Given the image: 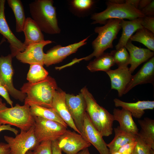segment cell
<instances>
[{
	"instance_id": "cell-1",
	"label": "cell",
	"mask_w": 154,
	"mask_h": 154,
	"mask_svg": "<svg viewBox=\"0 0 154 154\" xmlns=\"http://www.w3.org/2000/svg\"><path fill=\"white\" fill-rule=\"evenodd\" d=\"M121 19H110L106 21L104 26L96 27L94 31L98 34V36L92 43L93 52L84 58L74 59L67 64L68 66H70L83 60L88 61L94 57H98L104 53L107 49L112 48L113 41L117 38V35L121 28Z\"/></svg>"
},
{
	"instance_id": "cell-2",
	"label": "cell",
	"mask_w": 154,
	"mask_h": 154,
	"mask_svg": "<svg viewBox=\"0 0 154 154\" xmlns=\"http://www.w3.org/2000/svg\"><path fill=\"white\" fill-rule=\"evenodd\" d=\"M57 86L55 80L48 76L39 82L23 84L21 91L27 95L24 104H33L48 108H52V103Z\"/></svg>"
},
{
	"instance_id": "cell-3",
	"label": "cell",
	"mask_w": 154,
	"mask_h": 154,
	"mask_svg": "<svg viewBox=\"0 0 154 154\" xmlns=\"http://www.w3.org/2000/svg\"><path fill=\"white\" fill-rule=\"evenodd\" d=\"M52 0H36L29 4L32 19L42 32L53 35L60 33L56 9Z\"/></svg>"
},
{
	"instance_id": "cell-4",
	"label": "cell",
	"mask_w": 154,
	"mask_h": 154,
	"mask_svg": "<svg viewBox=\"0 0 154 154\" xmlns=\"http://www.w3.org/2000/svg\"><path fill=\"white\" fill-rule=\"evenodd\" d=\"M104 11L93 14L91 19L92 24H105L110 19H128L132 20L145 17L141 11L127 3L116 4L108 1Z\"/></svg>"
},
{
	"instance_id": "cell-5",
	"label": "cell",
	"mask_w": 154,
	"mask_h": 154,
	"mask_svg": "<svg viewBox=\"0 0 154 154\" xmlns=\"http://www.w3.org/2000/svg\"><path fill=\"white\" fill-rule=\"evenodd\" d=\"M34 116L27 104L21 106L17 104L14 107L0 110V125L9 124L19 128L21 131H27L34 126Z\"/></svg>"
},
{
	"instance_id": "cell-6",
	"label": "cell",
	"mask_w": 154,
	"mask_h": 154,
	"mask_svg": "<svg viewBox=\"0 0 154 154\" xmlns=\"http://www.w3.org/2000/svg\"><path fill=\"white\" fill-rule=\"evenodd\" d=\"M34 132L38 142L57 140L67 130V127L57 121L39 117H34Z\"/></svg>"
},
{
	"instance_id": "cell-7",
	"label": "cell",
	"mask_w": 154,
	"mask_h": 154,
	"mask_svg": "<svg viewBox=\"0 0 154 154\" xmlns=\"http://www.w3.org/2000/svg\"><path fill=\"white\" fill-rule=\"evenodd\" d=\"M4 139L10 147L11 154H25L40 143L35 135L34 126L27 131H21L15 137L5 135Z\"/></svg>"
},
{
	"instance_id": "cell-8",
	"label": "cell",
	"mask_w": 154,
	"mask_h": 154,
	"mask_svg": "<svg viewBox=\"0 0 154 154\" xmlns=\"http://www.w3.org/2000/svg\"><path fill=\"white\" fill-rule=\"evenodd\" d=\"M3 39L0 45L4 42ZM13 57L9 54L5 56H0V81L2 85L7 90L9 94L17 100L23 102L26 97V94L16 89L13 83V69L12 64Z\"/></svg>"
},
{
	"instance_id": "cell-9",
	"label": "cell",
	"mask_w": 154,
	"mask_h": 154,
	"mask_svg": "<svg viewBox=\"0 0 154 154\" xmlns=\"http://www.w3.org/2000/svg\"><path fill=\"white\" fill-rule=\"evenodd\" d=\"M57 140L59 147L66 154H77L91 145L81 134L67 129Z\"/></svg>"
},
{
	"instance_id": "cell-10",
	"label": "cell",
	"mask_w": 154,
	"mask_h": 154,
	"mask_svg": "<svg viewBox=\"0 0 154 154\" xmlns=\"http://www.w3.org/2000/svg\"><path fill=\"white\" fill-rule=\"evenodd\" d=\"M65 100L69 112L81 135L86 112V104L84 96L81 92L76 95L66 94Z\"/></svg>"
},
{
	"instance_id": "cell-11",
	"label": "cell",
	"mask_w": 154,
	"mask_h": 154,
	"mask_svg": "<svg viewBox=\"0 0 154 154\" xmlns=\"http://www.w3.org/2000/svg\"><path fill=\"white\" fill-rule=\"evenodd\" d=\"M89 37L66 46L57 45L53 47L45 53L44 64L48 66L62 62L67 56L76 52L80 47L86 44Z\"/></svg>"
},
{
	"instance_id": "cell-12",
	"label": "cell",
	"mask_w": 154,
	"mask_h": 154,
	"mask_svg": "<svg viewBox=\"0 0 154 154\" xmlns=\"http://www.w3.org/2000/svg\"><path fill=\"white\" fill-rule=\"evenodd\" d=\"M81 135L86 141L96 148L100 154H110L107 144L100 132L94 126L86 112L84 116Z\"/></svg>"
},
{
	"instance_id": "cell-13",
	"label": "cell",
	"mask_w": 154,
	"mask_h": 154,
	"mask_svg": "<svg viewBox=\"0 0 154 154\" xmlns=\"http://www.w3.org/2000/svg\"><path fill=\"white\" fill-rule=\"evenodd\" d=\"M52 41L44 40L41 42L31 44L25 50L19 52L16 56V58L24 63L44 65L45 54L43 48L46 45L51 43Z\"/></svg>"
},
{
	"instance_id": "cell-14",
	"label": "cell",
	"mask_w": 154,
	"mask_h": 154,
	"mask_svg": "<svg viewBox=\"0 0 154 154\" xmlns=\"http://www.w3.org/2000/svg\"><path fill=\"white\" fill-rule=\"evenodd\" d=\"M0 33L9 43L11 54L13 57L19 52L24 51L26 47L12 33L7 22L5 14V1L0 0Z\"/></svg>"
},
{
	"instance_id": "cell-15",
	"label": "cell",
	"mask_w": 154,
	"mask_h": 154,
	"mask_svg": "<svg viewBox=\"0 0 154 154\" xmlns=\"http://www.w3.org/2000/svg\"><path fill=\"white\" fill-rule=\"evenodd\" d=\"M154 82V57H152L145 63L134 75H132L126 86L124 94L127 93L135 86Z\"/></svg>"
},
{
	"instance_id": "cell-16",
	"label": "cell",
	"mask_w": 154,
	"mask_h": 154,
	"mask_svg": "<svg viewBox=\"0 0 154 154\" xmlns=\"http://www.w3.org/2000/svg\"><path fill=\"white\" fill-rule=\"evenodd\" d=\"M106 73L110 80L111 89L117 90L118 96L121 97L132 76L129 68L128 66L119 67Z\"/></svg>"
},
{
	"instance_id": "cell-17",
	"label": "cell",
	"mask_w": 154,
	"mask_h": 154,
	"mask_svg": "<svg viewBox=\"0 0 154 154\" xmlns=\"http://www.w3.org/2000/svg\"><path fill=\"white\" fill-rule=\"evenodd\" d=\"M66 93L61 90L55 91L52 100V107L67 126L75 132L80 134L76 128L67 106L66 100Z\"/></svg>"
},
{
	"instance_id": "cell-18",
	"label": "cell",
	"mask_w": 154,
	"mask_h": 154,
	"mask_svg": "<svg viewBox=\"0 0 154 154\" xmlns=\"http://www.w3.org/2000/svg\"><path fill=\"white\" fill-rule=\"evenodd\" d=\"M125 47L129 52L131 65L129 70L131 74L139 65L151 58L154 55V52L148 49L141 48L134 45L129 39Z\"/></svg>"
},
{
	"instance_id": "cell-19",
	"label": "cell",
	"mask_w": 154,
	"mask_h": 154,
	"mask_svg": "<svg viewBox=\"0 0 154 154\" xmlns=\"http://www.w3.org/2000/svg\"><path fill=\"white\" fill-rule=\"evenodd\" d=\"M116 107H121L129 111L132 116L137 119L140 118L146 110H153L154 108V101L139 100L134 103L127 102L117 98L114 100Z\"/></svg>"
},
{
	"instance_id": "cell-20",
	"label": "cell",
	"mask_w": 154,
	"mask_h": 154,
	"mask_svg": "<svg viewBox=\"0 0 154 154\" xmlns=\"http://www.w3.org/2000/svg\"><path fill=\"white\" fill-rule=\"evenodd\" d=\"M23 32L25 35V40L23 43L26 48L31 44L44 40L42 31L31 17H28L26 18Z\"/></svg>"
},
{
	"instance_id": "cell-21",
	"label": "cell",
	"mask_w": 154,
	"mask_h": 154,
	"mask_svg": "<svg viewBox=\"0 0 154 154\" xmlns=\"http://www.w3.org/2000/svg\"><path fill=\"white\" fill-rule=\"evenodd\" d=\"M113 114L114 121L119 123L121 129L135 135H137L139 129L129 111L122 108L121 110L114 108Z\"/></svg>"
},
{
	"instance_id": "cell-22",
	"label": "cell",
	"mask_w": 154,
	"mask_h": 154,
	"mask_svg": "<svg viewBox=\"0 0 154 154\" xmlns=\"http://www.w3.org/2000/svg\"><path fill=\"white\" fill-rule=\"evenodd\" d=\"M80 92L85 100L86 112L95 127L100 132V125L99 113L100 106L86 87L82 88Z\"/></svg>"
},
{
	"instance_id": "cell-23",
	"label": "cell",
	"mask_w": 154,
	"mask_h": 154,
	"mask_svg": "<svg viewBox=\"0 0 154 154\" xmlns=\"http://www.w3.org/2000/svg\"><path fill=\"white\" fill-rule=\"evenodd\" d=\"M142 18L129 21L121 19L120 25L122 32L118 43L115 46L116 50L124 47L133 33L143 27L141 24Z\"/></svg>"
},
{
	"instance_id": "cell-24",
	"label": "cell",
	"mask_w": 154,
	"mask_h": 154,
	"mask_svg": "<svg viewBox=\"0 0 154 154\" xmlns=\"http://www.w3.org/2000/svg\"><path fill=\"white\" fill-rule=\"evenodd\" d=\"M114 129V137L110 143L107 145L110 154L118 151L122 146L136 140V135L122 130L119 126Z\"/></svg>"
},
{
	"instance_id": "cell-25",
	"label": "cell",
	"mask_w": 154,
	"mask_h": 154,
	"mask_svg": "<svg viewBox=\"0 0 154 154\" xmlns=\"http://www.w3.org/2000/svg\"><path fill=\"white\" fill-rule=\"evenodd\" d=\"M115 64L111 53L104 52L91 61L87 67L91 72L102 71L106 72L111 70V67Z\"/></svg>"
},
{
	"instance_id": "cell-26",
	"label": "cell",
	"mask_w": 154,
	"mask_h": 154,
	"mask_svg": "<svg viewBox=\"0 0 154 154\" xmlns=\"http://www.w3.org/2000/svg\"><path fill=\"white\" fill-rule=\"evenodd\" d=\"M141 130L137 135L154 150V120L148 117L139 120Z\"/></svg>"
},
{
	"instance_id": "cell-27",
	"label": "cell",
	"mask_w": 154,
	"mask_h": 154,
	"mask_svg": "<svg viewBox=\"0 0 154 154\" xmlns=\"http://www.w3.org/2000/svg\"><path fill=\"white\" fill-rule=\"evenodd\" d=\"M30 106L31 113L34 117H39L57 121L67 127V125L52 108H48L33 104Z\"/></svg>"
},
{
	"instance_id": "cell-28",
	"label": "cell",
	"mask_w": 154,
	"mask_h": 154,
	"mask_svg": "<svg viewBox=\"0 0 154 154\" xmlns=\"http://www.w3.org/2000/svg\"><path fill=\"white\" fill-rule=\"evenodd\" d=\"M99 120L100 125V133L102 137H108L112 134L113 124L114 121L113 115L104 107L99 108Z\"/></svg>"
},
{
	"instance_id": "cell-29",
	"label": "cell",
	"mask_w": 154,
	"mask_h": 154,
	"mask_svg": "<svg viewBox=\"0 0 154 154\" xmlns=\"http://www.w3.org/2000/svg\"><path fill=\"white\" fill-rule=\"evenodd\" d=\"M9 6L12 9L16 20V31L23 32V26L26 18L22 2L20 0H7Z\"/></svg>"
},
{
	"instance_id": "cell-30",
	"label": "cell",
	"mask_w": 154,
	"mask_h": 154,
	"mask_svg": "<svg viewBox=\"0 0 154 154\" xmlns=\"http://www.w3.org/2000/svg\"><path fill=\"white\" fill-rule=\"evenodd\" d=\"M129 40L131 41L141 43L148 49L154 51V33L144 28L138 29L135 34L130 37Z\"/></svg>"
},
{
	"instance_id": "cell-31",
	"label": "cell",
	"mask_w": 154,
	"mask_h": 154,
	"mask_svg": "<svg viewBox=\"0 0 154 154\" xmlns=\"http://www.w3.org/2000/svg\"><path fill=\"white\" fill-rule=\"evenodd\" d=\"M30 65L27 78L29 82L36 83L44 80L48 76V72L43 65L37 64Z\"/></svg>"
},
{
	"instance_id": "cell-32",
	"label": "cell",
	"mask_w": 154,
	"mask_h": 154,
	"mask_svg": "<svg viewBox=\"0 0 154 154\" xmlns=\"http://www.w3.org/2000/svg\"><path fill=\"white\" fill-rule=\"evenodd\" d=\"M115 64L119 67L128 66L130 64V58L127 49L124 47L111 51Z\"/></svg>"
},
{
	"instance_id": "cell-33",
	"label": "cell",
	"mask_w": 154,
	"mask_h": 154,
	"mask_svg": "<svg viewBox=\"0 0 154 154\" xmlns=\"http://www.w3.org/2000/svg\"><path fill=\"white\" fill-rule=\"evenodd\" d=\"M137 143L134 149L137 154H154V150L140 137L136 135Z\"/></svg>"
},
{
	"instance_id": "cell-34",
	"label": "cell",
	"mask_w": 154,
	"mask_h": 154,
	"mask_svg": "<svg viewBox=\"0 0 154 154\" xmlns=\"http://www.w3.org/2000/svg\"><path fill=\"white\" fill-rule=\"evenodd\" d=\"M51 141L48 140L40 142L33 149L35 154H53Z\"/></svg>"
},
{
	"instance_id": "cell-35",
	"label": "cell",
	"mask_w": 154,
	"mask_h": 154,
	"mask_svg": "<svg viewBox=\"0 0 154 154\" xmlns=\"http://www.w3.org/2000/svg\"><path fill=\"white\" fill-rule=\"evenodd\" d=\"M94 1L91 0H74L72 1L73 7L80 11L89 9L92 6Z\"/></svg>"
},
{
	"instance_id": "cell-36",
	"label": "cell",
	"mask_w": 154,
	"mask_h": 154,
	"mask_svg": "<svg viewBox=\"0 0 154 154\" xmlns=\"http://www.w3.org/2000/svg\"><path fill=\"white\" fill-rule=\"evenodd\" d=\"M141 24L143 28L154 33V17L145 16L142 17Z\"/></svg>"
},
{
	"instance_id": "cell-37",
	"label": "cell",
	"mask_w": 154,
	"mask_h": 154,
	"mask_svg": "<svg viewBox=\"0 0 154 154\" xmlns=\"http://www.w3.org/2000/svg\"><path fill=\"white\" fill-rule=\"evenodd\" d=\"M136 143L137 141L135 140L122 146L118 151L122 154H132Z\"/></svg>"
},
{
	"instance_id": "cell-38",
	"label": "cell",
	"mask_w": 154,
	"mask_h": 154,
	"mask_svg": "<svg viewBox=\"0 0 154 154\" xmlns=\"http://www.w3.org/2000/svg\"><path fill=\"white\" fill-rule=\"evenodd\" d=\"M140 11L145 16L154 17V1L152 0L149 4Z\"/></svg>"
},
{
	"instance_id": "cell-39",
	"label": "cell",
	"mask_w": 154,
	"mask_h": 154,
	"mask_svg": "<svg viewBox=\"0 0 154 154\" xmlns=\"http://www.w3.org/2000/svg\"><path fill=\"white\" fill-rule=\"evenodd\" d=\"M0 95L4 98L8 104L13 107V102L11 99L9 93L6 89L2 85H0Z\"/></svg>"
},
{
	"instance_id": "cell-40",
	"label": "cell",
	"mask_w": 154,
	"mask_h": 154,
	"mask_svg": "<svg viewBox=\"0 0 154 154\" xmlns=\"http://www.w3.org/2000/svg\"><path fill=\"white\" fill-rule=\"evenodd\" d=\"M51 147L53 154H62V151L58 146L57 140L51 141Z\"/></svg>"
},
{
	"instance_id": "cell-41",
	"label": "cell",
	"mask_w": 154,
	"mask_h": 154,
	"mask_svg": "<svg viewBox=\"0 0 154 154\" xmlns=\"http://www.w3.org/2000/svg\"><path fill=\"white\" fill-rule=\"evenodd\" d=\"M0 154H11L10 148L7 143H0Z\"/></svg>"
},
{
	"instance_id": "cell-42",
	"label": "cell",
	"mask_w": 154,
	"mask_h": 154,
	"mask_svg": "<svg viewBox=\"0 0 154 154\" xmlns=\"http://www.w3.org/2000/svg\"><path fill=\"white\" fill-rule=\"evenodd\" d=\"M4 130H8L13 132L15 135L18 134L19 131L15 128H13L9 124H3L0 125V132Z\"/></svg>"
},
{
	"instance_id": "cell-43",
	"label": "cell",
	"mask_w": 154,
	"mask_h": 154,
	"mask_svg": "<svg viewBox=\"0 0 154 154\" xmlns=\"http://www.w3.org/2000/svg\"><path fill=\"white\" fill-rule=\"evenodd\" d=\"M151 1L152 0H140L138 9L140 10H141L149 4Z\"/></svg>"
},
{
	"instance_id": "cell-44",
	"label": "cell",
	"mask_w": 154,
	"mask_h": 154,
	"mask_svg": "<svg viewBox=\"0 0 154 154\" xmlns=\"http://www.w3.org/2000/svg\"><path fill=\"white\" fill-rule=\"evenodd\" d=\"M139 1V0H126L125 3H128L138 9Z\"/></svg>"
},
{
	"instance_id": "cell-45",
	"label": "cell",
	"mask_w": 154,
	"mask_h": 154,
	"mask_svg": "<svg viewBox=\"0 0 154 154\" xmlns=\"http://www.w3.org/2000/svg\"><path fill=\"white\" fill-rule=\"evenodd\" d=\"M77 154H90V153L88 148H87L80 151Z\"/></svg>"
},
{
	"instance_id": "cell-46",
	"label": "cell",
	"mask_w": 154,
	"mask_h": 154,
	"mask_svg": "<svg viewBox=\"0 0 154 154\" xmlns=\"http://www.w3.org/2000/svg\"><path fill=\"white\" fill-rule=\"evenodd\" d=\"M110 2L116 4H122L125 3L124 0H109Z\"/></svg>"
},
{
	"instance_id": "cell-47",
	"label": "cell",
	"mask_w": 154,
	"mask_h": 154,
	"mask_svg": "<svg viewBox=\"0 0 154 154\" xmlns=\"http://www.w3.org/2000/svg\"><path fill=\"white\" fill-rule=\"evenodd\" d=\"M7 107L6 104L2 102V99L0 98V110L5 108Z\"/></svg>"
},
{
	"instance_id": "cell-48",
	"label": "cell",
	"mask_w": 154,
	"mask_h": 154,
	"mask_svg": "<svg viewBox=\"0 0 154 154\" xmlns=\"http://www.w3.org/2000/svg\"><path fill=\"white\" fill-rule=\"evenodd\" d=\"M25 154H35V153L33 151L29 150Z\"/></svg>"
},
{
	"instance_id": "cell-49",
	"label": "cell",
	"mask_w": 154,
	"mask_h": 154,
	"mask_svg": "<svg viewBox=\"0 0 154 154\" xmlns=\"http://www.w3.org/2000/svg\"><path fill=\"white\" fill-rule=\"evenodd\" d=\"M111 154H122L118 151H116L112 153Z\"/></svg>"
},
{
	"instance_id": "cell-50",
	"label": "cell",
	"mask_w": 154,
	"mask_h": 154,
	"mask_svg": "<svg viewBox=\"0 0 154 154\" xmlns=\"http://www.w3.org/2000/svg\"><path fill=\"white\" fill-rule=\"evenodd\" d=\"M132 154H137L136 152L135 151V150L134 149V150L133 151Z\"/></svg>"
},
{
	"instance_id": "cell-51",
	"label": "cell",
	"mask_w": 154,
	"mask_h": 154,
	"mask_svg": "<svg viewBox=\"0 0 154 154\" xmlns=\"http://www.w3.org/2000/svg\"><path fill=\"white\" fill-rule=\"evenodd\" d=\"M0 85H1V82H0Z\"/></svg>"
},
{
	"instance_id": "cell-52",
	"label": "cell",
	"mask_w": 154,
	"mask_h": 154,
	"mask_svg": "<svg viewBox=\"0 0 154 154\" xmlns=\"http://www.w3.org/2000/svg\"></svg>"
}]
</instances>
